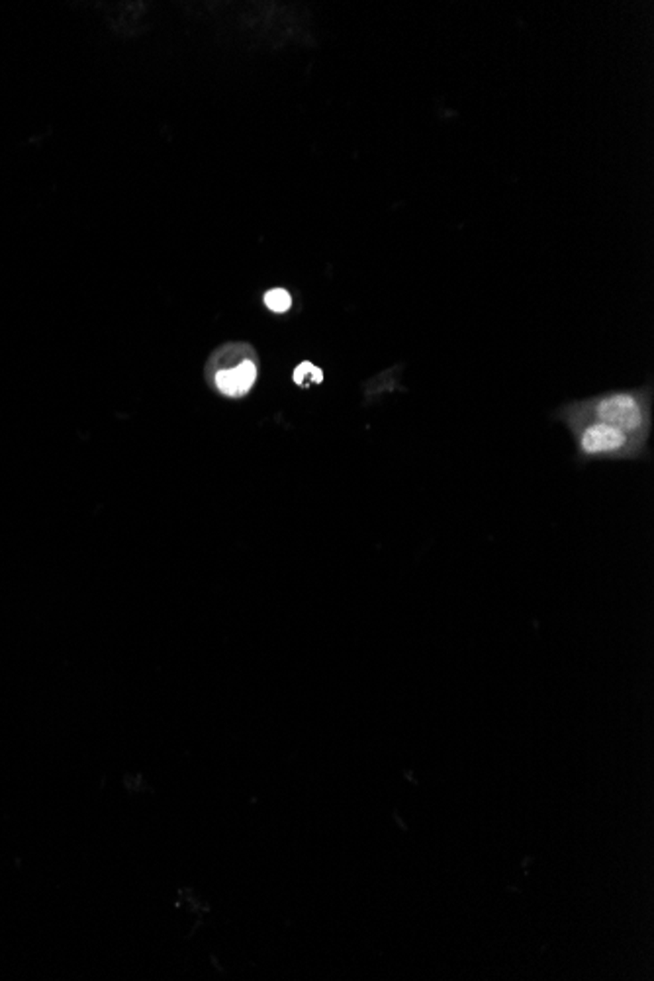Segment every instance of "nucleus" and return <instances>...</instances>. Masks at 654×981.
<instances>
[{"instance_id":"obj_1","label":"nucleus","mask_w":654,"mask_h":981,"mask_svg":"<svg viewBox=\"0 0 654 981\" xmlns=\"http://www.w3.org/2000/svg\"><path fill=\"white\" fill-rule=\"evenodd\" d=\"M598 421L611 425L623 433H637L645 423V412L641 402L631 394H609L593 405Z\"/></svg>"},{"instance_id":"obj_2","label":"nucleus","mask_w":654,"mask_h":981,"mask_svg":"<svg viewBox=\"0 0 654 981\" xmlns=\"http://www.w3.org/2000/svg\"><path fill=\"white\" fill-rule=\"evenodd\" d=\"M255 380L257 364L251 356L249 359H243L241 363L216 371L214 374V386L217 392H222L227 398H241V396L253 388Z\"/></svg>"},{"instance_id":"obj_3","label":"nucleus","mask_w":654,"mask_h":981,"mask_svg":"<svg viewBox=\"0 0 654 981\" xmlns=\"http://www.w3.org/2000/svg\"><path fill=\"white\" fill-rule=\"evenodd\" d=\"M627 443L625 433L603 421L586 425L580 435V449L586 454H609L625 449Z\"/></svg>"},{"instance_id":"obj_4","label":"nucleus","mask_w":654,"mask_h":981,"mask_svg":"<svg viewBox=\"0 0 654 981\" xmlns=\"http://www.w3.org/2000/svg\"><path fill=\"white\" fill-rule=\"evenodd\" d=\"M294 382L302 386V388H308L312 384H320L323 382V371L314 363H308V361L300 363L294 369Z\"/></svg>"},{"instance_id":"obj_5","label":"nucleus","mask_w":654,"mask_h":981,"mask_svg":"<svg viewBox=\"0 0 654 981\" xmlns=\"http://www.w3.org/2000/svg\"><path fill=\"white\" fill-rule=\"evenodd\" d=\"M265 306L274 314H284L290 310L292 296L284 289H273L265 294Z\"/></svg>"}]
</instances>
